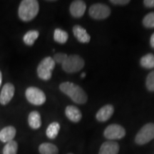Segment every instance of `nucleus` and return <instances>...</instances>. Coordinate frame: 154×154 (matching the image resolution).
<instances>
[{"instance_id":"1","label":"nucleus","mask_w":154,"mask_h":154,"mask_svg":"<svg viewBox=\"0 0 154 154\" xmlns=\"http://www.w3.org/2000/svg\"><path fill=\"white\" fill-rule=\"evenodd\" d=\"M59 89L77 104H84L88 100L87 94L84 90L74 83L66 82L59 85Z\"/></svg>"},{"instance_id":"2","label":"nucleus","mask_w":154,"mask_h":154,"mask_svg":"<svg viewBox=\"0 0 154 154\" xmlns=\"http://www.w3.org/2000/svg\"><path fill=\"white\" fill-rule=\"evenodd\" d=\"M39 11V5L36 0H23L18 9L19 19L23 22H28L36 17Z\"/></svg>"},{"instance_id":"3","label":"nucleus","mask_w":154,"mask_h":154,"mask_svg":"<svg viewBox=\"0 0 154 154\" xmlns=\"http://www.w3.org/2000/svg\"><path fill=\"white\" fill-rule=\"evenodd\" d=\"M55 61L53 58L47 57L42 59L37 67V75L42 80L48 81L52 76V72L55 67Z\"/></svg>"},{"instance_id":"4","label":"nucleus","mask_w":154,"mask_h":154,"mask_svg":"<svg viewBox=\"0 0 154 154\" xmlns=\"http://www.w3.org/2000/svg\"><path fill=\"white\" fill-rule=\"evenodd\" d=\"M62 69L64 72L69 74L79 72L84 68L85 62L80 56L77 54L69 55L62 64Z\"/></svg>"},{"instance_id":"5","label":"nucleus","mask_w":154,"mask_h":154,"mask_svg":"<svg viewBox=\"0 0 154 154\" xmlns=\"http://www.w3.org/2000/svg\"><path fill=\"white\" fill-rule=\"evenodd\" d=\"M154 138V124L149 123L140 128L135 137V142L138 145H144Z\"/></svg>"},{"instance_id":"6","label":"nucleus","mask_w":154,"mask_h":154,"mask_svg":"<svg viewBox=\"0 0 154 154\" xmlns=\"http://www.w3.org/2000/svg\"><path fill=\"white\" fill-rule=\"evenodd\" d=\"M25 96L30 103L35 106L43 105L47 100L44 92L40 88L34 86H31L26 88Z\"/></svg>"},{"instance_id":"7","label":"nucleus","mask_w":154,"mask_h":154,"mask_svg":"<svg viewBox=\"0 0 154 154\" xmlns=\"http://www.w3.org/2000/svg\"><path fill=\"white\" fill-rule=\"evenodd\" d=\"M90 17L94 19L101 20L106 19L111 14V9L104 4L97 3L94 4L90 7L88 10Z\"/></svg>"},{"instance_id":"8","label":"nucleus","mask_w":154,"mask_h":154,"mask_svg":"<svg viewBox=\"0 0 154 154\" xmlns=\"http://www.w3.org/2000/svg\"><path fill=\"white\" fill-rule=\"evenodd\" d=\"M126 135V131L123 126L119 124H111L108 126L103 131V136L108 140H119L123 138Z\"/></svg>"},{"instance_id":"9","label":"nucleus","mask_w":154,"mask_h":154,"mask_svg":"<svg viewBox=\"0 0 154 154\" xmlns=\"http://www.w3.org/2000/svg\"><path fill=\"white\" fill-rule=\"evenodd\" d=\"M14 93V86L11 83L5 84L2 88L1 93H0V103L4 106L8 104L11 101V100L12 99Z\"/></svg>"},{"instance_id":"10","label":"nucleus","mask_w":154,"mask_h":154,"mask_svg":"<svg viewBox=\"0 0 154 154\" xmlns=\"http://www.w3.org/2000/svg\"><path fill=\"white\" fill-rule=\"evenodd\" d=\"M86 9V5L82 0H76L72 2L69 7V11L72 17L75 18H80L83 17Z\"/></svg>"},{"instance_id":"11","label":"nucleus","mask_w":154,"mask_h":154,"mask_svg":"<svg viewBox=\"0 0 154 154\" xmlns=\"http://www.w3.org/2000/svg\"><path fill=\"white\" fill-rule=\"evenodd\" d=\"M113 112H114V109L112 105H105L98 111L96 114V118L99 122H105L112 116Z\"/></svg>"},{"instance_id":"12","label":"nucleus","mask_w":154,"mask_h":154,"mask_svg":"<svg viewBox=\"0 0 154 154\" xmlns=\"http://www.w3.org/2000/svg\"><path fill=\"white\" fill-rule=\"evenodd\" d=\"M72 30L74 36L81 43H88L91 40V36L87 33L86 30L80 25H75Z\"/></svg>"},{"instance_id":"13","label":"nucleus","mask_w":154,"mask_h":154,"mask_svg":"<svg viewBox=\"0 0 154 154\" xmlns=\"http://www.w3.org/2000/svg\"><path fill=\"white\" fill-rule=\"evenodd\" d=\"M119 145L113 140H108L101 146L99 154H118Z\"/></svg>"},{"instance_id":"14","label":"nucleus","mask_w":154,"mask_h":154,"mask_svg":"<svg viewBox=\"0 0 154 154\" xmlns=\"http://www.w3.org/2000/svg\"><path fill=\"white\" fill-rule=\"evenodd\" d=\"M65 114L68 119L74 123L79 122L82 118L81 111L74 106H67L65 109Z\"/></svg>"},{"instance_id":"15","label":"nucleus","mask_w":154,"mask_h":154,"mask_svg":"<svg viewBox=\"0 0 154 154\" xmlns=\"http://www.w3.org/2000/svg\"><path fill=\"white\" fill-rule=\"evenodd\" d=\"M16 128L12 126H6L0 131V140L3 143H8L13 140L16 136Z\"/></svg>"},{"instance_id":"16","label":"nucleus","mask_w":154,"mask_h":154,"mask_svg":"<svg viewBox=\"0 0 154 154\" xmlns=\"http://www.w3.org/2000/svg\"><path fill=\"white\" fill-rule=\"evenodd\" d=\"M28 124L31 128L38 129L42 126V119L40 113L36 111H32L28 116Z\"/></svg>"},{"instance_id":"17","label":"nucleus","mask_w":154,"mask_h":154,"mask_svg":"<svg viewBox=\"0 0 154 154\" xmlns=\"http://www.w3.org/2000/svg\"><path fill=\"white\" fill-rule=\"evenodd\" d=\"M40 154H59V149L54 144L43 143L38 146Z\"/></svg>"},{"instance_id":"18","label":"nucleus","mask_w":154,"mask_h":154,"mask_svg":"<svg viewBox=\"0 0 154 154\" xmlns=\"http://www.w3.org/2000/svg\"><path fill=\"white\" fill-rule=\"evenodd\" d=\"M60 124L58 122H53L48 126L47 131H46V135L50 139H54L57 137L60 131Z\"/></svg>"},{"instance_id":"19","label":"nucleus","mask_w":154,"mask_h":154,"mask_svg":"<svg viewBox=\"0 0 154 154\" xmlns=\"http://www.w3.org/2000/svg\"><path fill=\"white\" fill-rule=\"evenodd\" d=\"M69 34L66 31L61 29L57 28L54 30V39L57 43L63 44L68 41Z\"/></svg>"},{"instance_id":"20","label":"nucleus","mask_w":154,"mask_h":154,"mask_svg":"<svg viewBox=\"0 0 154 154\" xmlns=\"http://www.w3.org/2000/svg\"><path fill=\"white\" fill-rule=\"evenodd\" d=\"M39 36V33L36 30L28 31L23 37V42L27 46H32Z\"/></svg>"},{"instance_id":"21","label":"nucleus","mask_w":154,"mask_h":154,"mask_svg":"<svg viewBox=\"0 0 154 154\" xmlns=\"http://www.w3.org/2000/svg\"><path fill=\"white\" fill-rule=\"evenodd\" d=\"M140 66L145 69H151L154 68V55L153 54H148L143 56L140 60Z\"/></svg>"},{"instance_id":"22","label":"nucleus","mask_w":154,"mask_h":154,"mask_svg":"<svg viewBox=\"0 0 154 154\" xmlns=\"http://www.w3.org/2000/svg\"><path fill=\"white\" fill-rule=\"evenodd\" d=\"M18 151V143L15 140H11L5 144L3 148V154H17Z\"/></svg>"},{"instance_id":"23","label":"nucleus","mask_w":154,"mask_h":154,"mask_svg":"<svg viewBox=\"0 0 154 154\" xmlns=\"http://www.w3.org/2000/svg\"><path fill=\"white\" fill-rule=\"evenodd\" d=\"M143 24L146 28H154V12L149 13L144 17Z\"/></svg>"},{"instance_id":"24","label":"nucleus","mask_w":154,"mask_h":154,"mask_svg":"<svg viewBox=\"0 0 154 154\" xmlns=\"http://www.w3.org/2000/svg\"><path fill=\"white\" fill-rule=\"evenodd\" d=\"M146 85L149 91H154V71L151 72L147 76Z\"/></svg>"},{"instance_id":"25","label":"nucleus","mask_w":154,"mask_h":154,"mask_svg":"<svg viewBox=\"0 0 154 154\" xmlns=\"http://www.w3.org/2000/svg\"><path fill=\"white\" fill-rule=\"evenodd\" d=\"M67 57H68V55H67L66 54L57 53L54 55L53 59L54 60L55 63L62 64V63L65 61V60L67 59Z\"/></svg>"},{"instance_id":"26","label":"nucleus","mask_w":154,"mask_h":154,"mask_svg":"<svg viewBox=\"0 0 154 154\" xmlns=\"http://www.w3.org/2000/svg\"><path fill=\"white\" fill-rule=\"evenodd\" d=\"M111 3L116 5H126L130 2L129 0H111Z\"/></svg>"},{"instance_id":"27","label":"nucleus","mask_w":154,"mask_h":154,"mask_svg":"<svg viewBox=\"0 0 154 154\" xmlns=\"http://www.w3.org/2000/svg\"><path fill=\"white\" fill-rule=\"evenodd\" d=\"M143 5L149 8H153L154 7V0H144Z\"/></svg>"},{"instance_id":"28","label":"nucleus","mask_w":154,"mask_h":154,"mask_svg":"<svg viewBox=\"0 0 154 154\" xmlns=\"http://www.w3.org/2000/svg\"><path fill=\"white\" fill-rule=\"evenodd\" d=\"M150 44H151V47L154 49V33L152 34L151 36V39H150Z\"/></svg>"},{"instance_id":"29","label":"nucleus","mask_w":154,"mask_h":154,"mask_svg":"<svg viewBox=\"0 0 154 154\" xmlns=\"http://www.w3.org/2000/svg\"><path fill=\"white\" fill-rule=\"evenodd\" d=\"M2 72L0 71V86L2 85Z\"/></svg>"},{"instance_id":"30","label":"nucleus","mask_w":154,"mask_h":154,"mask_svg":"<svg viewBox=\"0 0 154 154\" xmlns=\"http://www.w3.org/2000/svg\"><path fill=\"white\" fill-rule=\"evenodd\" d=\"M85 76H86V73H82V75H81V77H82V78H84Z\"/></svg>"},{"instance_id":"31","label":"nucleus","mask_w":154,"mask_h":154,"mask_svg":"<svg viewBox=\"0 0 154 154\" xmlns=\"http://www.w3.org/2000/svg\"><path fill=\"white\" fill-rule=\"evenodd\" d=\"M67 154H73V153H67Z\"/></svg>"}]
</instances>
